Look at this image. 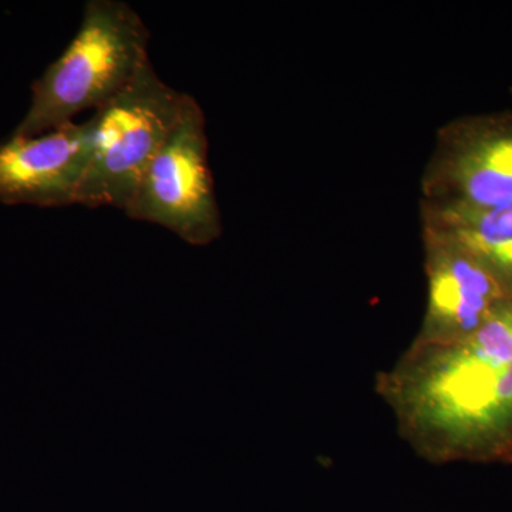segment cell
Wrapping results in <instances>:
<instances>
[{"label":"cell","mask_w":512,"mask_h":512,"mask_svg":"<svg viewBox=\"0 0 512 512\" xmlns=\"http://www.w3.org/2000/svg\"><path fill=\"white\" fill-rule=\"evenodd\" d=\"M185 97L164 83L148 60L126 89L94 111L92 154L76 204L126 211L177 123Z\"/></svg>","instance_id":"3957f363"},{"label":"cell","mask_w":512,"mask_h":512,"mask_svg":"<svg viewBox=\"0 0 512 512\" xmlns=\"http://www.w3.org/2000/svg\"><path fill=\"white\" fill-rule=\"evenodd\" d=\"M124 214L160 225L194 247H207L221 237L205 114L191 94Z\"/></svg>","instance_id":"277c9868"},{"label":"cell","mask_w":512,"mask_h":512,"mask_svg":"<svg viewBox=\"0 0 512 512\" xmlns=\"http://www.w3.org/2000/svg\"><path fill=\"white\" fill-rule=\"evenodd\" d=\"M94 120L0 143V202L57 208L74 205L93 148Z\"/></svg>","instance_id":"52a82bcc"},{"label":"cell","mask_w":512,"mask_h":512,"mask_svg":"<svg viewBox=\"0 0 512 512\" xmlns=\"http://www.w3.org/2000/svg\"><path fill=\"white\" fill-rule=\"evenodd\" d=\"M148 43L146 23L127 2H86L76 36L33 83L28 113L12 136L49 133L109 103L150 60Z\"/></svg>","instance_id":"7a4b0ae2"},{"label":"cell","mask_w":512,"mask_h":512,"mask_svg":"<svg viewBox=\"0 0 512 512\" xmlns=\"http://www.w3.org/2000/svg\"><path fill=\"white\" fill-rule=\"evenodd\" d=\"M427 309L416 342L453 343L473 336L510 299L484 266L450 239L421 231Z\"/></svg>","instance_id":"8992f818"},{"label":"cell","mask_w":512,"mask_h":512,"mask_svg":"<svg viewBox=\"0 0 512 512\" xmlns=\"http://www.w3.org/2000/svg\"><path fill=\"white\" fill-rule=\"evenodd\" d=\"M420 217L421 231L466 249L512 301V205L470 208L420 201Z\"/></svg>","instance_id":"ba28073f"},{"label":"cell","mask_w":512,"mask_h":512,"mask_svg":"<svg viewBox=\"0 0 512 512\" xmlns=\"http://www.w3.org/2000/svg\"><path fill=\"white\" fill-rule=\"evenodd\" d=\"M376 390L424 460L512 466V302L460 342L414 340Z\"/></svg>","instance_id":"6da1fadb"},{"label":"cell","mask_w":512,"mask_h":512,"mask_svg":"<svg viewBox=\"0 0 512 512\" xmlns=\"http://www.w3.org/2000/svg\"><path fill=\"white\" fill-rule=\"evenodd\" d=\"M420 190V201L433 205H512V111L468 114L443 124Z\"/></svg>","instance_id":"5b68a950"}]
</instances>
